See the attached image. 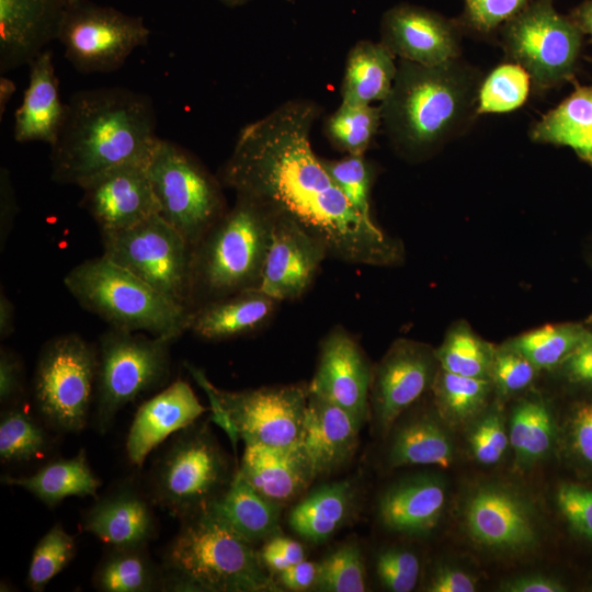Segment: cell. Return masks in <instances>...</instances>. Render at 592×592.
I'll return each instance as SVG.
<instances>
[{
  "label": "cell",
  "instance_id": "1",
  "mask_svg": "<svg viewBox=\"0 0 592 592\" xmlns=\"http://www.w3.org/2000/svg\"><path fill=\"white\" fill-rule=\"evenodd\" d=\"M319 115L316 103L295 100L248 124L219 181L237 196L295 220L323 243L329 257L353 264L391 263L397 244L351 205L311 148Z\"/></svg>",
  "mask_w": 592,
  "mask_h": 592
},
{
  "label": "cell",
  "instance_id": "2",
  "mask_svg": "<svg viewBox=\"0 0 592 592\" xmlns=\"http://www.w3.org/2000/svg\"><path fill=\"white\" fill-rule=\"evenodd\" d=\"M158 138L148 95L119 87L75 92L50 147L52 179L80 187L116 166L147 162Z\"/></svg>",
  "mask_w": 592,
  "mask_h": 592
},
{
  "label": "cell",
  "instance_id": "3",
  "mask_svg": "<svg viewBox=\"0 0 592 592\" xmlns=\"http://www.w3.org/2000/svg\"><path fill=\"white\" fill-rule=\"evenodd\" d=\"M477 82L474 70L457 59L435 66L400 59L380 104L382 123L392 144L421 155L454 137L477 114Z\"/></svg>",
  "mask_w": 592,
  "mask_h": 592
},
{
  "label": "cell",
  "instance_id": "4",
  "mask_svg": "<svg viewBox=\"0 0 592 592\" xmlns=\"http://www.w3.org/2000/svg\"><path fill=\"white\" fill-rule=\"evenodd\" d=\"M181 522L162 555V591H282L253 545L209 511Z\"/></svg>",
  "mask_w": 592,
  "mask_h": 592
},
{
  "label": "cell",
  "instance_id": "5",
  "mask_svg": "<svg viewBox=\"0 0 592 592\" xmlns=\"http://www.w3.org/2000/svg\"><path fill=\"white\" fill-rule=\"evenodd\" d=\"M275 214L237 196L192 249L191 307L260 285Z\"/></svg>",
  "mask_w": 592,
  "mask_h": 592
},
{
  "label": "cell",
  "instance_id": "6",
  "mask_svg": "<svg viewBox=\"0 0 592 592\" xmlns=\"http://www.w3.org/2000/svg\"><path fill=\"white\" fill-rule=\"evenodd\" d=\"M66 288L111 328L177 340L189 329L191 310L180 306L104 254L65 276Z\"/></svg>",
  "mask_w": 592,
  "mask_h": 592
},
{
  "label": "cell",
  "instance_id": "7",
  "mask_svg": "<svg viewBox=\"0 0 592 592\" xmlns=\"http://www.w3.org/2000/svg\"><path fill=\"white\" fill-rule=\"evenodd\" d=\"M235 473L208 425L194 422L177 433L152 467L151 501L184 520L206 511Z\"/></svg>",
  "mask_w": 592,
  "mask_h": 592
},
{
  "label": "cell",
  "instance_id": "8",
  "mask_svg": "<svg viewBox=\"0 0 592 592\" xmlns=\"http://www.w3.org/2000/svg\"><path fill=\"white\" fill-rule=\"evenodd\" d=\"M147 169L159 215L193 248L227 210L220 181L184 148L161 138Z\"/></svg>",
  "mask_w": 592,
  "mask_h": 592
},
{
  "label": "cell",
  "instance_id": "9",
  "mask_svg": "<svg viewBox=\"0 0 592 592\" xmlns=\"http://www.w3.org/2000/svg\"><path fill=\"white\" fill-rule=\"evenodd\" d=\"M207 394L214 419L244 443L287 446L300 441L308 385H284L229 391L216 388L197 368L187 365Z\"/></svg>",
  "mask_w": 592,
  "mask_h": 592
},
{
  "label": "cell",
  "instance_id": "10",
  "mask_svg": "<svg viewBox=\"0 0 592 592\" xmlns=\"http://www.w3.org/2000/svg\"><path fill=\"white\" fill-rule=\"evenodd\" d=\"M98 378V350L77 334L49 341L41 352L34 376L38 414L52 429L81 432L88 423Z\"/></svg>",
  "mask_w": 592,
  "mask_h": 592
},
{
  "label": "cell",
  "instance_id": "11",
  "mask_svg": "<svg viewBox=\"0 0 592 592\" xmlns=\"http://www.w3.org/2000/svg\"><path fill=\"white\" fill-rule=\"evenodd\" d=\"M171 342L115 328L102 334L96 378V425L100 433L110 430L123 407L167 379Z\"/></svg>",
  "mask_w": 592,
  "mask_h": 592
},
{
  "label": "cell",
  "instance_id": "12",
  "mask_svg": "<svg viewBox=\"0 0 592 592\" xmlns=\"http://www.w3.org/2000/svg\"><path fill=\"white\" fill-rule=\"evenodd\" d=\"M103 254L190 310L192 247L159 214L133 227L101 232Z\"/></svg>",
  "mask_w": 592,
  "mask_h": 592
},
{
  "label": "cell",
  "instance_id": "13",
  "mask_svg": "<svg viewBox=\"0 0 592 592\" xmlns=\"http://www.w3.org/2000/svg\"><path fill=\"white\" fill-rule=\"evenodd\" d=\"M503 46L535 86L550 89L569 80L577 67L583 33L551 0H536L503 25Z\"/></svg>",
  "mask_w": 592,
  "mask_h": 592
},
{
  "label": "cell",
  "instance_id": "14",
  "mask_svg": "<svg viewBox=\"0 0 592 592\" xmlns=\"http://www.w3.org/2000/svg\"><path fill=\"white\" fill-rule=\"evenodd\" d=\"M149 35L143 18L81 0L68 5L57 39L76 70L105 73L121 68Z\"/></svg>",
  "mask_w": 592,
  "mask_h": 592
},
{
  "label": "cell",
  "instance_id": "15",
  "mask_svg": "<svg viewBox=\"0 0 592 592\" xmlns=\"http://www.w3.org/2000/svg\"><path fill=\"white\" fill-rule=\"evenodd\" d=\"M147 162L116 166L80 186L83 192L80 205L101 232L123 230L159 214Z\"/></svg>",
  "mask_w": 592,
  "mask_h": 592
},
{
  "label": "cell",
  "instance_id": "16",
  "mask_svg": "<svg viewBox=\"0 0 592 592\" xmlns=\"http://www.w3.org/2000/svg\"><path fill=\"white\" fill-rule=\"evenodd\" d=\"M464 523L469 537L482 547L500 551H523L538 540L534 512L514 490L485 485L467 499Z\"/></svg>",
  "mask_w": 592,
  "mask_h": 592
},
{
  "label": "cell",
  "instance_id": "17",
  "mask_svg": "<svg viewBox=\"0 0 592 592\" xmlns=\"http://www.w3.org/2000/svg\"><path fill=\"white\" fill-rule=\"evenodd\" d=\"M373 372L353 337L342 327L322 340L309 391L351 413L360 423L368 418Z\"/></svg>",
  "mask_w": 592,
  "mask_h": 592
},
{
  "label": "cell",
  "instance_id": "18",
  "mask_svg": "<svg viewBox=\"0 0 592 592\" xmlns=\"http://www.w3.org/2000/svg\"><path fill=\"white\" fill-rule=\"evenodd\" d=\"M435 361V353L430 349L409 340H398L383 357L373 373L371 387L383 432L433 385Z\"/></svg>",
  "mask_w": 592,
  "mask_h": 592
},
{
  "label": "cell",
  "instance_id": "19",
  "mask_svg": "<svg viewBox=\"0 0 592 592\" xmlns=\"http://www.w3.org/2000/svg\"><path fill=\"white\" fill-rule=\"evenodd\" d=\"M327 248L295 220L275 215L259 288L277 301L300 297L310 286Z\"/></svg>",
  "mask_w": 592,
  "mask_h": 592
},
{
  "label": "cell",
  "instance_id": "20",
  "mask_svg": "<svg viewBox=\"0 0 592 592\" xmlns=\"http://www.w3.org/2000/svg\"><path fill=\"white\" fill-rule=\"evenodd\" d=\"M380 36L395 57L424 66L457 59L460 52L452 21L411 4H398L384 13Z\"/></svg>",
  "mask_w": 592,
  "mask_h": 592
},
{
  "label": "cell",
  "instance_id": "21",
  "mask_svg": "<svg viewBox=\"0 0 592 592\" xmlns=\"http://www.w3.org/2000/svg\"><path fill=\"white\" fill-rule=\"evenodd\" d=\"M68 0H0V73L29 65L58 38Z\"/></svg>",
  "mask_w": 592,
  "mask_h": 592
},
{
  "label": "cell",
  "instance_id": "22",
  "mask_svg": "<svg viewBox=\"0 0 592 592\" xmlns=\"http://www.w3.org/2000/svg\"><path fill=\"white\" fill-rule=\"evenodd\" d=\"M151 503L134 485L123 483L83 513L80 527L110 548L147 547L157 535Z\"/></svg>",
  "mask_w": 592,
  "mask_h": 592
},
{
  "label": "cell",
  "instance_id": "23",
  "mask_svg": "<svg viewBox=\"0 0 592 592\" xmlns=\"http://www.w3.org/2000/svg\"><path fill=\"white\" fill-rule=\"evenodd\" d=\"M207 411L192 387L177 379L137 410L126 437L128 460L141 467L149 453Z\"/></svg>",
  "mask_w": 592,
  "mask_h": 592
},
{
  "label": "cell",
  "instance_id": "24",
  "mask_svg": "<svg viewBox=\"0 0 592 592\" xmlns=\"http://www.w3.org/2000/svg\"><path fill=\"white\" fill-rule=\"evenodd\" d=\"M361 426L346 410L309 391L300 442L315 478L348 463L356 451Z\"/></svg>",
  "mask_w": 592,
  "mask_h": 592
},
{
  "label": "cell",
  "instance_id": "25",
  "mask_svg": "<svg viewBox=\"0 0 592 592\" xmlns=\"http://www.w3.org/2000/svg\"><path fill=\"white\" fill-rule=\"evenodd\" d=\"M244 444L238 470L267 500L283 505L297 498L315 479L300 441L287 446Z\"/></svg>",
  "mask_w": 592,
  "mask_h": 592
},
{
  "label": "cell",
  "instance_id": "26",
  "mask_svg": "<svg viewBox=\"0 0 592 592\" xmlns=\"http://www.w3.org/2000/svg\"><path fill=\"white\" fill-rule=\"evenodd\" d=\"M29 66V84L14 114L13 137L18 143L43 141L52 147L67 114L52 50L44 49Z\"/></svg>",
  "mask_w": 592,
  "mask_h": 592
},
{
  "label": "cell",
  "instance_id": "27",
  "mask_svg": "<svg viewBox=\"0 0 592 592\" xmlns=\"http://www.w3.org/2000/svg\"><path fill=\"white\" fill-rule=\"evenodd\" d=\"M277 303L259 287L209 300L191 310L187 331L209 341L248 334L266 323Z\"/></svg>",
  "mask_w": 592,
  "mask_h": 592
},
{
  "label": "cell",
  "instance_id": "28",
  "mask_svg": "<svg viewBox=\"0 0 592 592\" xmlns=\"http://www.w3.org/2000/svg\"><path fill=\"white\" fill-rule=\"evenodd\" d=\"M447 500L444 482L417 476L392 486L379 501V519L392 532L421 535L439 523Z\"/></svg>",
  "mask_w": 592,
  "mask_h": 592
},
{
  "label": "cell",
  "instance_id": "29",
  "mask_svg": "<svg viewBox=\"0 0 592 592\" xmlns=\"http://www.w3.org/2000/svg\"><path fill=\"white\" fill-rule=\"evenodd\" d=\"M282 506L260 494L237 469L229 486L207 511L254 545L281 534Z\"/></svg>",
  "mask_w": 592,
  "mask_h": 592
},
{
  "label": "cell",
  "instance_id": "30",
  "mask_svg": "<svg viewBox=\"0 0 592 592\" xmlns=\"http://www.w3.org/2000/svg\"><path fill=\"white\" fill-rule=\"evenodd\" d=\"M397 73L395 55L382 43L357 42L349 52L341 86L342 103L371 105L389 94Z\"/></svg>",
  "mask_w": 592,
  "mask_h": 592
},
{
  "label": "cell",
  "instance_id": "31",
  "mask_svg": "<svg viewBox=\"0 0 592 592\" xmlns=\"http://www.w3.org/2000/svg\"><path fill=\"white\" fill-rule=\"evenodd\" d=\"M4 485L24 488L47 506H55L68 497H95L101 480L91 469L86 451L71 458L47 463L30 476L4 475Z\"/></svg>",
  "mask_w": 592,
  "mask_h": 592
},
{
  "label": "cell",
  "instance_id": "32",
  "mask_svg": "<svg viewBox=\"0 0 592 592\" xmlns=\"http://www.w3.org/2000/svg\"><path fill=\"white\" fill-rule=\"evenodd\" d=\"M531 138L570 147L592 167V86L576 84L568 98L534 125Z\"/></svg>",
  "mask_w": 592,
  "mask_h": 592
},
{
  "label": "cell",
  "instance_id": "33",
  "mask_svg": "<svg viewBox=\"0 0 592 592\" xmlns=\"http://www.w3.org/2000/svg\"><path fill=\"white\" fill-rule=\"evenodd\" d=\"M352 500L353 490L349 481L321 486L294 506L289 525L303 538L321 543L345 523Z\"/></svg>",
  "mask_w": 592,
  "mask_h": 592
},
{
  "label": "cell",
  "instance_id": "34",
  "mask_svg": "<svg viewBox=\"0 0 592 592\" xmlns=\"http://www.w3.org/2000/svg\"><path fill=\"white\" fill-rule=\"evenodd\" d=\"M102 592H150L162 590L163 572L147 547L110 548L92 577Z\"/></svg>",
  "mask_w": 592,
  "mask_h": 592
},
{
  "label": "cell",
  "instance_id": "35",
  "mask_svg": "<svg viewBox=\"0 0 592 592\" xmlns=\"http://www.w3.org/2000/svg\"><path fill=\"white\" fill-rule=\"evenodd\" d=\"M453 443L440 423L422 417L405 424L395 435L388 459L392 467L408 465L451 466Z\"/></svg>",
  "mask_w": 592,
  "mask_h": 592
},
{
  "label": "cell",
  "instance_id": "36",
  "mask_svg": "<svg viewBox=\"0 0 592 592\" xmlns=\"http://www.w3.org/2000/svg\"><path fill=\"white\" fill-rule=\"evenodd\" d=\"M509 441L523 465L545 458L556 441V424L547 405L539 399L521 401L511 415Z\"/></svg>",
  "mask_w": 592,
  "mask_h": 592
},
{
  "label": "cell",
  "instance_id": "37",
  "mask_svg": "<svg viewBox=\"0 0 592 592\" xmlns=\"http://www.w3.org/2000/svg\"><path fill=\"white\" fill-rule=\"evenodd\" d=\"M432 387L441 417L451 424H463L483 409L491 383L490 378L468 377L440 368Z\"/></svg>",
  "mask_w": 592,
  "mask_h": 592
},
{
  "label": "cell",
  "instance_id": "38",
  "mask_svg": "<svg viewBox=\"0 0 592 592\" xmlns=\"http://www.w3.org/2000/svg\"><path fill=\"white\" fill-rule=\"evenodd\" d=\"M587 333L579 323L548 325L519 335L508 345L523 354L537 369H551L560 366Z\"/></svg>",
  "mask_w": 592,
  "mask_h": 592
},
{
  "label": "cell",
  "instance_id": "39",
  "mask_svg": "<svg viewBox=\"0 0 592 592\" xmlns=\"http://www.w3.org/2000/svg\"><path fill=\"white\" fill-rule=\"evenodd\" d=\"M494 350L477 337L470 328L460 323L445 337L435 351L440 368L468 377L490 378Z\"/></svg>",
  "mask_w": 592,
  "mask_h": 592
},
{
  "label": "cell",
  "instance_id": "40",
  "mask_svg": "<svg viewBox=\"0 0 592 592\" xmlns=\"http://www.w3.org/2000/svg\"><path fill=\"white\" fill-rule=\"evenodd\" d=\"M382 124L380 106L342 103L326 121L325 133L346 155H364Z\"/></svg>",
  "mask_w": 592,
  "mask_h": 592
},
{
  "label": "cell",
  "instance_id": "41",
  "mask_svg": "<svg viewBox=\"0 0 592 592\" xmlns=\"http://www.w3.org/2000/svg\"><path fill=\"white\" fill-rule=\"evenodd\" d=\"M50 437L42 424L24 408L10 406L0 419V459L2 463L32 460L49 448Z\"/></svg>",
  "mask_w": 592,
  "mask_h": 592
},
{
  "label": "cell",
  "instance_id": "42",
  "mask_svg": "<svg viewBox=\"0 0 592 592\" xmlns=\"http://www.w3.org/2000/svg\"><path fill=\"white\" fill-rule=\"evenodd\" d=\"M531 77L516 62L494 68L482 81L477 98V114L505 113L520 107L527 99Z\"/></svg>",
  "mask_w": 592,
  "mask_h": 592
},
{
  "label": "cell",
  "instance_id": "43",
  "mask_svg": "<svg viewBox=\"0 0 592 592\" xmlns=\"http://www.w3.org/2000/svg\"><path fill=\"white\" fill-rule=\"evenodd\" d=\"M75 537L61 524H55L36 544L27 571L26 583L41 592L61 572L76 555Z\"/></svg>",
  "mask_w": 592,
  "mask_h": 592
},
{
  "label": "cell",
  "instance_id": "44",
  "mask_svg": "<svg viewBox=\"0 0 592 592\" xmlns=\"http://www.w3.org/2000/svg\"><path fill=\"white\" fill-rule=\"evenodd\" d=\"M316 590L323 592H363L366 569L362 551L355 543L338 547L318 563Z\"/></svg>",
  "mask_w": 592,
  "mask_h": 592
},
{
  "label": "cell",
  "instance_id": "45",
  "mask_svg": "<svg viewBox=\"0 0 592 592\" xmlns=\"http://www.w3.org/2000/svg\"><path fill=\"white\" fill-rule=\"evenodd\" d=\"M321 161L334 184L351 205L368 223L375 224L369 204L374 170L364 155H346L341 159H321Z\"/></svg>",
  "mask_w": 592,
  "mask_h": 592
},
{
  "label": "cell",
  "instance_id": "46",
  "mask_svg": "<svg viewBox=\"0 0 592 592\" xmlns=\"http://www.w3.org/2000/svg\"><path fill=\"white\" fill-rule=\"evenodd\" d=\"M376 572L382 584L389 591L410 592L419 579L420 561L410 550L389 548L378 555Z\"/></svg>",
  "mask_w": 592,
  "mask_h": 592
},
{
  "label": "cell",
  "instance_id": "47",
  "mask_svg": "<svg viewBox=\"0 0 592 592\" xmlns=\"http://www.w3.org/2000/svg\"><path fill=\"white\" fill-rule=\"evenodd\" d=\"M536 373L534 364L508 344L494 352L490 378L502 394L525 389L535 379Z\"/></svg>",
  "mask_w": 592,
  "mask_h": 592
},
{
  "label": "cell",
  "instance_id": "48",
  "mask_svg": "<svg viewBox=\"0 0 592 592\" xmlns=\"http://www.w3.org/2000/svg\"><path fill=\"white\" fill-rule=\"evenodd\" d=\"M464 20L474 31L488 34L505 24L527 5L530 0H463Z\"/></svg>",
  "mask_w": 592,
  "mask_h": 592
},
{
  "label": "cell",
  "instance_id": "49",
  "mask_svg": "<svg viewBox=\"0 0 592 592\" xmlns=\"http://www.w3.org/2000/svg\"><path fill=\"white\" fill-rule=\"evenodd\" d=\"M503 419L492 412L483 417L469 435V445L475 459L482 465H493L504 455L509 445Z\"/></svg>",
  "mask_w": 592,
  "mask_h": 592
},
{
  "label": "cell",
  "instance_id": "50",
  "mask_svg": "<svg viewBox=\"0 0 592 592\" xmlns=\"http://www.w3.org/2000/svg\"><path fill=\"white\" fill-rule=\"evenodd\" d=\"M556 500L570 527L592 543V489L563 483L557 490Z\"/></svg>",
  "mask_w": 592,
  "mask_h": 592
},
{
  "label": "cell",
  "instance_id": "51",
  "mask_svg": "<svg viewBox=\"0 0 592 592\" xmlns=\"http://www.w3.org/2000/svg\"><path fill=\"white\" fill-rule=\"evenodd\" d=\"M567 444L571 456L592 469V399L573 407L567 424Z\"/></svg>",
  "mask_w": 592,
  "mask_h": 592
},
{
  "label": "cell",
  "instance_id": "52",
  "mask_svg": "<svg viewBox=\"0 0 592 592\" xmlns=\"http://www.w3.org/2000/svg\"><path fill=\"white\" fill-rule=\"evenodd\" d=\"M559 367L569 382L592 386V332L588 331Z\"/></svg>",
  "mask_w": 592,
  "mask_h": 592
},
{
  "label": "cell",
  "instance_id": "53",
  "mask_svg": "<svg viewBox=\"0 0 592 592\" xmlns=\"http://www.w3.org/2000/svg\"><path fill=\"white\" fill-rule=\"evenodd\" d=\"M23 388V367L19 356L7 348L0 351V401L13 403Z\"/></svg>",
  "mask_w": 592,
  "mask_h": 592
},
{
  "label": "cell",
  "instance_id": "54",
  "mask_svg": "<svg viewBox=\"0 0 592 592\" xmlns=\"http://www.w3.org/2000/svg\"><path fill=\"white\" fill-rule=\"evenodd\" d=\"M426 590L430 592H474L476 581L458 568L443 566L436 570Z\"/></svg>",
  "mask_w": 592,
  "mask_h": 592
},
{
  "label": "cell",
  "instance_id": "55",
  "mask_svg": "<svg viewBox=\"0 0 592 592\" xmlns=\"http://www.w3.org/2000/svg\"><path fill=\"white\" fill-rule=\"evenodd\" d=\"M18 212L16 197L9 171L1 168L0 172V244L1 251L12 230Z\"/></svg>",
  "mask_w": 592,
  "mask_h": 592
},
{
  "label": "cell",
  "instance_id": "56",
  "mask_svg": "<svg viewBox=\"0 0 592 592\" xmlns=\"http://www.w3.org/2000/svg\"><path fill=\"white\" fill-rule=\"evenodd\" d=\"M318 563L303 560L278 573V583L291 591H306L316 584Z\"/></svg>",
  "mask_w": 592,
  "mask_h": 592
},
{
  "label": "cell",
  "instance_id": "57",
  "mask_svg": "<svg viewBox=\"0 0 592 592\" xmlns=\"http://www.w3.org/2000/svg\"><path fill=\"white\" fill-rule=\"evenodd\" d=\"M508 592H562L565 587L556 579L544 574H526L508 580L502 584Z\"/></svg>",
  "mask_w": 592,
  "mask_h": 592
},
{
  "label": "cell",
  "instance_id": "58",
  "mask_svg": "<svg viewBox=\"0 0 592 592\" xmlns=\"http://www.w3.org/2000/svg\"><path fill=\"white\" fill-rule=\"evenodd\" d=\"M264 545L283 557L289 566L305 560L304 547L296 540L281 534L264 542Z\"/></svg>",
  "mask_w": 592,
  "mask_h": 592
},
{
  "label": "cell",
  "instance_id": "59",
  "mask_svg": "<svg viewBox=\"0 0 592 592\" xmlns=\"http://www.w3.org/2000/svg\"><path fill=\"white\" fill-rule=\"evenodd\" d=\"M15 314L14 306L1 289L0 294V338H8L14 331Z\"/></svg>",
  "mask_w": 592,
  "mask_h": 592
},
{
  "label": "cell",
  "instance_id": "60",
  "mask_svg": "<svg viewBox=\"0 0 592 592\" xmlns=\"http://www.w3.org/2000/svg\"><path fill=\"white\" fill-rule=\"evenodd\" d=\"M570 18L583 34L590 36L592 43V0H587L576 8Z\"/></svg>",
  "mask_w": 592,
  "mask_h": 592
},
{
  "label": "cell",
  "instance_id": "61",
  "mask_svg": "<svg viewBox=\"0 0 592 592\" xmlns=\"http://www.w3.org/2000/svg\"><path fill=\"white\" fill-rule=\"evenodd\" d=\"M15 91V84L12 80L1 76L0 78V114L2 116L7 104Z\"/></svg>",
  "mask_w": 592,
  "mask_h": 592
},
{
  "label": "cell",
  "instance_id": "62",
  "mask_svg": "<svg viewBox=\"0 0 592 592\" xmlns=\"http://www.w3.org/2000/svg\"><path fill=\"white\" fill-rule=\"evenodd\" d=\"M219 1L227 7L235 8V7L243 5L250 0H219Z\"/></svg>",
  "mask_w": 592,
  "mask_h": 592
},
{
  "label": "cell",
  "instance_id": "63",
  "mask_svg": "<svg viewBox=\"0 0 592 592\" xmlns=\"http://www.w3.org/2000/svg\"><path fill=\"white\" fill-rule=\"evenodd\" d=\"M79 1H81V0H68L69 4L76 3V2H79Z\"/></svg>",
  "mask_w": 592,
  "mask_h": 592
}]
</instances>
